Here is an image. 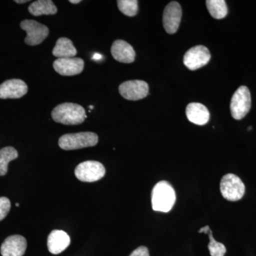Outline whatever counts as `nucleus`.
I'll use <instances>...</instances> for the list:
<instances>
[{
  "label": "nucleus",
  "mask_w": 256,
  "mask_h": 256,
  "mask_svg": "<svg viewBox=\"0 0 256 256\" xmlns=\"http://www.w3.org/2000/svg\"><path fill=\"white\" fill-rule=\"evenodd\" d=\"M252 108V96L246 86H240L234 92L230 101V112L235 120L245 117Z\"/></svg>",
  "instance_id": "4"
},
{
  "label": "nucleus",
  "mask_w": 256,
  "mask_h": 256,
  "mask_svg": "<svg viewBox=\"0 0 256 256\" xmlns=\"http://www.w3.org/2000/svg\"><path fill=\"white\" fill-rule=\"evenodd\" d=\"M52 54L58 58H74L77 54V50L72 40L62 37L57 40Z\"/></svg>",
  "instance_id": "17"
},
{
  "label": "nucleus",
  "mask_w": 256,
  "mask_h": 256,
  "mask_svg": "<svg viewBox=\"0 0 256 256\" xmlns=\"http://www.w3.org/2000/svg\"><path fill=\"white\" fill-rule=\"evenodd\" d=\"M28 247L24 237L20 235L11 236L5 239L2 244L1 254L2 256H23Z\"/></svg>",
  "instance_id": "13"
},
{
  "label": "nucleus",
  "mask_w": 256,
  "mask_h": 256,
  "mask_svg": "<svg viewBox=\"0 0 256 256\" xmlns=\"http://www.w3.org/2000/svg\"><path fill=\"white\" fill-rule=\"evenodd\" d=\"M111 54L112 57L124 64H131L136 60V52L128 42L118 40L114 41L111 46Z\"/></svg>",
  "instance_id": "14"
},
{
  "label": "nucleus",
  "mask_w": 256,
  "mask_h": 256,
  "mask_svg": "<svg viewBox=\"0 0 256 256\" xmlns=\"http://www.w3.org/2000/svg\"><path fill=\"white\" fill-rule=\"evenodd\" d=\"M176 202L174 188L169 182L161 181L156 184L152 192V206L153 210L160 212H169Z\"/></svg>",
  "instance_id": "2"
},
{
  "label": "nucleus",
  "mask_w": 256,
  "mask_h": 256,
  "mask_svg": "<svg viewBox=\"0 0 256 256\" xmlns=\"http://www.w3.org/2000/svg\"><path fill=\"white\" fill-rule=\"evenodd\" d=\"M186 117L192 124L204 126L210 119V111L206 106L198 102H192L186 106Z\"/></svg>",
  "instance_id": "16"
},
{
  "label": "nucleus",
  "mask_w": 256,
  "mask_h": 256,
  "mask_svg": "<svg viewBox=\"0 0 256 256\" xmlns=\"http://www.w3.org/2000/svg\"><path fill=\"white\" fill-rule=\"evenodd\" d=\"M70 239L64 230H54L48 235L47 246L50 254H60L70 245Z\"/></svg>",
  "instance_id": "15"
},
{
  "label": "nucleus",
  "mask_w": 256,
  "mask_h": 256,
  "mask_svg": "<svg viewBox=\"0 0 256 256\" xmlns=\"http://www.w3.org/2000/svg\"><path fill=\"white\" fill-rule=\"evenodd\" d=\"M16 206H20V204H16Z\"/></svg>",
  "instance_id": "28"
},
{
  "label": "nucleus",
  "mask_w": 256,
  "mask_h": 256,
  "mask_svg": "<svg viewBox=\"0 0 256 256\" xmlns=\"http://www.w3.org/2000/svg\"><path fill=\"white\" fill-rule=\"evenodd\" d=\"M18 158V151L12 146H5L0 150V176H4L8 173V164Z\"/></svg>",
  "instance_id": "19"
},
{
  "label": "nucleus",
  "mask_w": 256,
  "mask_h": 256,
  "mask_svg": "<svg viewBox=\"0 0 256 256\" xmlns=\"http://www.w3.org/2000/svg\"><path fill=\"white\" fill-rule=\"evenodd\" d=\"M94 58H96V60H100V58H102V56H101L100 55L96 54L95 56H94Z\"/></svg>",
  "instance_id": "27"
},
{
  "label": "nucleus",
  "mask_w": 256,
  "mask_h": 256,
  "mask_svg": "<svg viewBox=\"0 0 256 256\" xmlns=\"http://www.w3.org/2000/svg\"><path fill=\"white\" fill-rule=\"evenodd\" d=\"M30 14L35 16L42 15H54L58 12L56 6L52 0H38L34 2L28 8Z\"/></svg>",
  "instance_id": "18"
},
{
  "label": "nucleus",
  "mask_w": 256,
  "mask_h": 256,
  "mask_svg": "<svg viewBox=\"0 0 256 256\" xmlns=\"http://www.w3.org/2000/svg\"><path fill=\"white\" fill-rule=\"evenodd\" d=\"M182 16L181 5L178 2H171L166 5L163 12V25L165 31L170 34L178 32Z\"/></svg>",
  "instance_id": "10"
},
{
  "label": "nucleus",
  "mask_w": 256,
  "mask_h": 256,
  "mask_svg": "<svg viewBox=\"0 0 256 256\" xmlns=\"http://www.w3.org/2000/svg\"><path fill=\"white\" fill-rule=\"evenodd\" d=\"M206 4L210 14L216 20H222L228 14V8L224 0H207Z\"/></svg>",
  "instance_id": "20"
},
{
  "label": "nucleus",
  "mask_w": 256,
  "mask_h": 256,
  "mask_svg": "<svg viewBox=\"0 0 256 256\" xmlns=\"http://www.w3.org/2000/svg\"><path fill=\"white\" fill-rule=\"evenodd\" d=\"M56 72L64 76L78 75L84 68V60L80 58H57L54 62Z\"/></svg>",
  "instance_id": "11"
},
{
  "label": "nucleus",
  "mask_w": 256,
  "mask_h": 256,
  "mask_svg": "<svg viewBox=\"0 0 256 256\" xmlns=\"http://www.w3.org/2000/svg\"><path fill=\"white\" fill-rule=\"evenodd\" d=\"M20 28L26 32L24 42L28 46L40 44L50 34L48 28L35 20H24L20 24Z\"/></svg>",
  "instance_id": "6"
},
{
  "label": "nucleus",
  "mask_w": 256,
  "mask_h": 256,
  "mask_svg": "<svg viewBox=\"0 0 256 256\" xmlns=\"http://www.w3.org/2000/svg\"><path fill=\"white\" fill-rule=\"evenodd\" d=\"M252 129V127H249L248 128V130H250Z\"/></svg>",
  "instance_id": "29"
},
{
  "label": "nucleus",
  "mask_w": 256,
  "mask_h": 256,
  "mask_svg": "<svg viewBox=\"0 0 256 256\" xmlns=\"http://www.w3.org/2000/svg\"><path fill=\"white\" fill-rule=\"evenodd\" d=\"M117 3L120 11L126 16H134L138 14L137 0H118Z\"/></svg>",
  "instance_id": "22"
},
{
  "label": "nucleus",
  "mask_w": 256,
  "mask_h": 256,
  "mask_svg": "<svg viewBox=\"0 0 256 256\" xmlns=\"http://www.w3.org/2000/svg\"><path fill=\"white\" fill-rule=\"evenodd\" d=\"M98 136L94 132H84L66 134L58 140V146L64 150H74L96 146Z\"/></svg>",
  "instance_id": "3"
},
{
  "label": "nucleus",
  "mask_w": 256,
  "mask_h": 256,
  "mask_svg": "<svg viewBox=\"0 0 256 256\" xmlns=\"http://www.w3.org/2000/svg\"><path fill=\"white\" fill-rule=\"evenodd\" d=\"M220 193L226 200L236 202L245 194V185L238 176L234 174L224 175L220 180Z\"/></svg>",
  "instance_id": "5"
},
{
  "label": "nucleus",
  "mask_w": 256,
  "mask_h": 256,
  "mask_svg": "<svg viewBox=\"0 0 256 256\" xmlns=\"http://www.w3.org/2000/svg\"><path fill=\"white\" fill-rule=\"evenodd\" d=\"M106 169L99 162L86 161L80 163L75 169V175L78 180L84 182H94L104 178Z\"/></svg>",
  "instance_id": "7"
},
{
  "label": "nucleus",
  "mask_w": 256,
  "mask_h": 256,
  "mask_svg": "<svg viewBox=\"0 0 256 256\" xmlns=\"http://www.w3.org/2000/svg\"><path fill=\"white\" fill-rule=\"evenodd\" d=\"M210 54L206 46L202 45L192 47L184 56V64L191 70L204 66L210 62Z\"/></svg>",
  "instance_id": "8"
},
{
  "label": "nucleus",
  "mask_w": 256,
  "mask_h": 256,
  "mask_svg": "<svg viewBox=\"0 0 256 256\" xmlns=\"http://www.w3.org/2000/svg\"><path fill=\"white\" fill-rule=\"evenodd\" d=\"M80 0H70L69 2L72 3V4H78L80 2Z\"/></svg>",
  "instance_id": "26"
},
{
  "label": "nucleus",
  "mask_w": 256,
  "mask_h": 256,
  "mask_svg": "<svg viewBox=\"0 0 256 256\" xmlns=\"http://www.w3.org/2000/svg\"><path fill=\"white\" fill-rule=\"evenodd\" d=\"M198 233L207 234L210 238V244H208V248L210 250V255L212 256H224L226 248L225 246L222 242H216L214 238L213 234H212V230H210L208 226L203 227L198 230Z\"/></svg>",
  "instance_id": "21"
},
{
  "label": "nucleus",
  "mask_w": 256,
  "mask_h": 256,
  "mask_svg": "<svg viewBox=\"0 0 256 256\" xmlns=\"http://www.w3.org/2000/svg\"><path fill=\"white\" fill-rule=\"evenodd\" d=\"M14 2L16 3H18V4H24V3H26L30 1H28V0H23V1L22 0V1H20V0H16V1Z\"/></svg>",
  "instance_id": "25"
},
{
  "label": "nucleus",
  "mask_w": 256,
  "mask_h": 256,
  "mask_svg": "<svg viewBox=\"0 0 256 256\" xmlns=\"http://www.w3.org/2000/svg\"><path fill=\"white\" fill-rule=\"evenodd\" d=\"M11 208V202L6 197H0V222L4 220Z\"/></svg>",
  "instance_id": "23"
},
{
  "label": "nucleus",
  "mask_w": 256,
  "mask_h": 256,
  "mask_svg": "<svg viewBox=\"0 0 256 256\" xmlns=\"http://www.w3.org/2000/svg\"><path fill=\"white\" fill-rule=\"evenodd\" d=\"M119 92L126 100H139L148 96L149 86L143 80H128L120 85Z\"/></svg>",
  "instance_id": "9"
},
{
  "label": "nucleus",
  "mask_w": 256,
  "mask_h": 256,
  "mask_svg": "<svg viewBox=\"0 0 256 256\" xmlns=\"http://www.w3.org/2000/svg\"><path fill=\"white\" fill-rule=\"evenodd\" d=\"M52 119L58 124L67 126L82 124L86 118L85 109L82 106L65 102L54 108L52 112Z\"/></svg>",
  "instance_id": "1"
},
{
  "label": "nucleus",
  "mask_w": 256,
  "mask_h": 256,
  "mask_svg": "<svg viewBox=\"0 0 256 256\" xmlns=\"http://www.w3.org/2000/svg\"><path fill=\"white\" fill-rule=\"evenodd\" d=\"M130 256H150L149 250L146 246H140L136 248Z\"/></svg>",
  "instance_id": "24"
},
{
  "label": "nucleus",
  "mask_w": 256,
  "mask_h": 256,
  "mask_svg": "<svg viewBox=\"0 0 256 256\" xmlns=\"http://www.w3.org/2000/svg\"><path fill=\"white\" fill-rule=\"evenodd\" d=\"M28 86L21 79H10L0 85V98H20L26 95Z\"/></svg>",
  "instance_id": "12"
}]
</instances>
